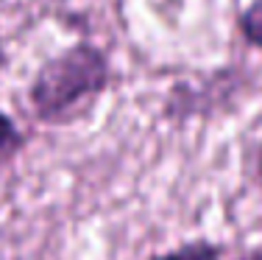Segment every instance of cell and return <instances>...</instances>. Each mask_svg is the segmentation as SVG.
<instances>
[{
	"label": "cell",
	"instance_id": "obj_1",
	"mask_svg": "<svg viewBox=\"0 0 262 260\" xmlns=\"http://www.w3.org/2000/svg\"><path fill=\"white\" fill-rule=\"evenodd\" d=\"M109 78L112 67L101 48L92 42H76L34 73L28 87L34 115L45 123L70 121L86 104L103 95Z\"/></svg>",
	"mask_w": 262,
	"mask_h": 260
},
{
	"label": "cell",
	"instance_id": "obj_2",
	"mask_svg": "<svg viewBox=\"0 0 262 260\" xmlns=\"http://www.w3.org/2000/svg\"><path fill=\"white\" fill-rule=\"evenodd\" d=\"M223 246L215 241H187V244L176 246L170 252L154 255L151 260H221Z\"/></svg>",
	"mask_w": 262,
	"mask_h": 260
},
{
	"label": "cell",
	"instance_id": "obj_3",
	"mask_svg": "<svg viewBox=\"0 0 262 260\" xmlns=\"http://www.w3.org/2000/svg\"><path fill=\"white\" fill-rule=\"evenodd\" d=\"M237 26H240L243 39L262 51V0H251V3L240 11Z\"/></svg>",
	"mask_w": 262,
	"mask_h": 260
},
{
	"label": "cell",
	"instance_id": "obj_4",
	"mask_svg": "<svg viewBox=\"0 0 262 260\" xmlns=\"http://www.w3.org/2000/svg\"><path fill=\"white\" fill-rule=\"evenodd\" d=\"M20 143L23 140H20V132H17L14 121L0 109V151H14Z\"/></svg>",
	"mask_w": 262,
	"mask_h": 260
},
{
	"label": "cell",
	"instance_id": "obj_5",
	"mask_svg": "<svg viewBox=\"0 0 262 260\" xmlns=\"http://www.w3.org/2000/svg\"><path fill=\"white\" fill-rule=\"evenodd\" d=\"M237 260H262V249H257V252H246V255H240Z\"/></svg>",
	"mask_w": 262,
	"mask_h": 260
},
{
	"label": "cell",
	"instance_id": "obj_6",
	"mask_svg": "<svg viewBox=\"0 0 262 260\" xmlns=\"http://www.w3.org/2000/svg\"><path fill=\"white\" fill-rule=\"evenodd\" d=\"M257 173H259V185H262V146H259V154H257Z\"/></svg>",
	"mask_w": 262,
	"mask_h": 260
},
{
	"label": "cell",
	"instance_id": "obj_7",
	"mask_svg": "<svg viewBox=\"0 0 262 260\" xmlns=\"http://www.w3.org/2000/svg\"><path fill=\"white\" fill-rule=\"evenodd\" d=\"M6 67V51H3V42H0V70Z\"/></svg>",
	"mask_w": 262,
	"mask_h": 260
}]
</instances>
